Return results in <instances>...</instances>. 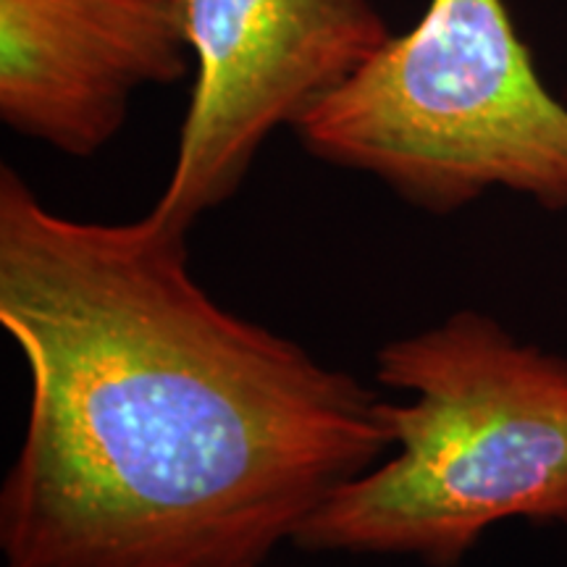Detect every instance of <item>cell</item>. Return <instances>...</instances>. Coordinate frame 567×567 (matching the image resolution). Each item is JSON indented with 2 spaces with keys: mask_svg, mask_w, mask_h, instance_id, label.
<instances>
[{
  "mask_svg": "<svg viewBox=\"0 0 567 567\" xmlns=\"http://www.w3.org/2000/svg\"><path fill=\"white\" fill-rule=\"evenodd\" d=\"M187 234L61 216L0 168V326L30 371L6 567H260L392 450L381 396L221 308Z\"/></svg>",
  "mask_w": 567,
  "mask_h": 567,
  "instance_id": "1",
  "label": "cell"
},
{
  "mask_svg": "<svg viewBox=\"0 0 567 567\" xmlns=\"http://www.w3.org/2000/svg\"><path fill=\"white\" fill-rule=\"evenodd\" d=\"M375 379L394 455L337 488L295 536L308 551L457 567L496 523L567 526V360L460 310L384 344Z\"/></svg>",
  "mask_w": 567,
  "mask_h": 567,
  "instance_id": "2",
  "label": "cell"
},
{
  "mask_svg": "<svg viewBox=\"0 0 567 567\" xmlns=\"http://www.w3.org/2000/svg\"><path fill=\"white\" fill-rule=\"evenodd\" d=\"M292 130L302 147L446 216L488 189L567 208V105L505 0H431Z\"/></svg>",
  "mask_w": 567,
  "mask_h": 567,
  "instance_id": "3",
  "label": "cell"
},
{
  "mask_svg": "<svg viewBox=\"0 0 567 567\" xmlns=\"http://www.w3.org/2000/svg\"><path fill=\"white\" fill-rule=\"evenodd\" d=\"M197 80L153 210L193 226L229 200L264 142L392 38L371 0H179Z\"/></svg>",
  "mask_w": 567,
  "mask_h": 567,
  "instance_id": "4",
  "label": "cell"
},
{
  "mask_svg": "<svg viewBox=\"0 0 567 567\" xmlns=\"http://www.w3.org/2000/svg\"><path fill=\"white\" fill-rule=\"evenodd\" d=\"M189 63L179 0H0V118L74 158L122 132L134 92Z\"/></svg>",
  "mask_w": 567,
  "mask_h": 567,
  "instance_id": "5",
  "label": "cell"
},
{
  "mask_svg": "<svg viewBox=\"0 0 567 567\" xmlns=\"http://www.w3.org/2000/svg\"><path fill=\"white\" fill-rule=\"evenodd\" d=\"M260 567H268V565H260Z\"/></svg>",
  "mask_w": 567,
  "mask_h": 567,
  "instance_id": "6",
  "label": "cell"
}]
</instances>
